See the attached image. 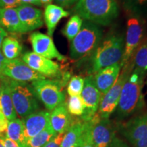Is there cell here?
I'll return each mask as SVG.
<instances>
[{
  "label": "cell",
  "mask_w": 147,
  "mask_h": 147,
  "mask_svg": "<svg viewBox=\"0 0 147 147\" xmlns=\"http://www.w3.org/2000/svg\"><path fill=\"white\" fill-rule=\"evenodd\" d=\"M74 118L69 113L65 102L53 109L50 113V124L55 133L65 134L72 124Z\"/></svg>",
  "instance_id": "18"
},
{
  "label": "cell",
  "mask_w": 147,
  "mask_h": 147,
  "mask_svg": "<svg viewBox=\"0 0 147 147\" xmlns=\"http://www.w3.org/2000/svg\"><path fill=\"white\" fill-rule=\"evenodd\" d=\"M3 55L8 60L16 59L21 55L22 46L16 38L14 37H6L2 42Z\"/></svg>",
  "instance_id": "24"
},
{
  "label": "cell",
  "mask_w": 147,
  "mask_h": 147,
  "mask_svg": "<svg viewBox=\"0 0 147 147\" xmlns=\"http://www.w3.org/2000/svg\"><path fill=\"white\" fill-rule=\"evenodd\" d=\"M73 11L84 21L102 26L110 25L119 15L115 0H77Z\"/></svg>",
  "instance_id": "2"
},
{
  "label": "cell",
  "mask_w": 147,
  "mask_h": 147,
  "mask_svg": "<svg viewBox=\"0 0 147 147\" xmlns=\"http://www.w3.org/2000/svg\"><path fill=\"white\" fill-rule=\"evenodd\" d=\"M146 75L133 69L125 82L117 106V115L126 118L141 110L144 106L142 88Z\"/></svg>",
  "instance_id": "3"
},
{
  "label": "cell",
  "mask_w": 147,
  "mask_h": 147,
  "mask_svg": "<svg viewBox=\"0 0 147 147\" xmlns=\"http://www.w3.org/2000/svg\"><path fill=\"white\" fill-rule=\"evenodd\" d=\"M22 25L26 33L41 27L44 24L42 12L28 4H22L16 8Z\"/></svg>",
  "instance_id": "16"
},
{
  "label": "cell",
  "mask_w": 147,
  "mask_h": 147,
  "mask_svg": "<svg viewBox=\"0 0 147 147\" xmlns=\"http://www.w3.org/2000/svg\"><path fill=\"white\" fill-rule=\"evenodd\" d=\"M80 97L84 105V112L80 117L82 121H89L93 119L98 111L102 95L95 86L93 75L84 78V87Z\"/></svg>",
  "instance_id": "11"
},
{
  "label": "cell",
  "mask_w": 147,
  "mask_h": 147,
  "mask_svg": "<svg viewBox=\"0 0 147 147\" xmlns=\"http://www.w3.org/2000/svg\"><path fill=\"white\" fill-rule=\"evenodd\" d=\"M2 74L6 78L18 82H32L46 78L45 76L29 67L23 61L19 59L12 60L5 59Z\"/></svg>",
  "instance_id": "12"
},
{
  "label": "cell",
  "mask_w": 147,
  "mask_h": 147,
  "mask_svg": "<svg viewBox=\"0 0 147 147\" xmlns=\"http://www.w3.org/2000/svg\"><path fill=\"white\" fill-rule=\"evenodd\" d=\"M123 5L130 15L147 16V0H123Z\"/></svg>",
  "instance_id": "27"
},
{
  "label": "cell",
  "mask_w": 147,
  "mask_h": 147,
  "mask_svg": "<svg viewBox=\"0 0 147 147\" xmlns=\"http://www.w3.org/2000/svg\"><path fill=\"white\" fill-rule=\"evenodd\" d=\"M2 139L3 144H4L5 147H19V146L16 144V143L14 142V141L12 140L10 138H8V137H3L1 138Z\"/></svg>",
  "instance_id": "35"
},
{
  "label": "cell",
  "mask_w": 147,
  "mask_h": 147,
  "mask_svg": "<svg viewBox=\"0 0 147 147\" xmlns=\"http://www.w3.org/2000/svg\"><path fill=\"white\" fill-rule=\"evenodd\" d=\"M124 45V37L119 34L108 35L102 39L94 52L88 57L87 71L89 75H94L104 67L120 63Z\"/></svg>",
  "instance_id": "1"
},
{
  "label": "cell",
  "mask_w": 147,
  "mask_h": 147,
  "mask_svg": "<svg viewBox=\"0 0 147 147\" xmlns=\"http://www.w3.org/2000/svg\"><path fill=\"white\" fill-rule=\"evenodd\" d=\"M133 69L134 65L131 59L123 67L121 68V72H120L117 81L113 84V87L102 96L97 111V113L101 118L108 119L117 108L125 82L127 80Z\"/></svg>",
  "instance_id": "7"
},
{
  "label": "cell",
  "mask_w": 147,
  "mask_h": 147,
  "mask_svg": "<svg viewBox=\"0 0 147 147\" xmlns=\"http://www.w3.org/2000/svg\"><path fill=\"white\" fill-rule=\"evenodd\" d=\"M20 5L22 4H33L37 6H42V3L40 0H18Z\"/></svg>",
  "instance_id": "36"
},
{
  "label": "cell",
  "mask_w": 147,
  "mask_h": 147,
  "mask_svg": "<svg viewBox=\"0 0 147 147\" xmlns=\"http://www.w3.org/2000/svg\"><path fill=\"white\" fill-rule=\"evenodd\" d=\"M6 81L10 90L14 110L20 118L25 119L27 116L38 111L40 106L38 97L32 85L8 78H6Z\"/></svg>",
  "instance_id": "5"
},
{
  "label": "cell",
  "mask_w": 147,
  "mask_h": 147,
  "mask_svg": "<svg viewBox=\"0 0 147 147\" xmlns=\"http://www.w3.org/2000/svg\"><path fill=\"white\" fill-rule=\"evenodd\" d=\"M146 84H147V81H146Z\"/></svg>",
  "instance_id": "43"
},
{
  "label": "cell",
  "mask_w": 147,
  "mask_h": 147,
  "mask_svg": "<svg viewBox=\"0 0 147 147\" xmlns=\"http://www.w3.org/2000/svg\"><path fill=\"white\" fill-rule=\"evenodd\" d=\"M40 2H41L42 5H49V4H51V3H52L53 0H40Z\"/></svg>",
  "instance_id": "39"
},
{
  "label": "cell",
  "mask_w": 147,
  "mask_h": 147,
  "mask_svg": "<svg viewBox=\"0 0 147 147\" xmlns=\"http://www.w3.org/2000/svg\"><path fill=\"white\" fill-rule=\"evenodd\" d=\"M84 78L80 76H74L67 84V91L69 96H78L81 95L84 87Z\"/></svg>",
  "instance_id": "29"
},
{
  "label": "cell",
  "mask_w": 147,
  "mask_h": 147,
  "mask_svg": "<svg viewBox=\"0 0 147 147\" xmlns=\"http://www.w3.org/2000/svg\"><path fill=\"white\" fill-rule=\"evenodd\" d=\"M55 2L62 8H70L74 5L77 0H55Z\"/></svg>",
  "instance_id": "33"
},
{
  "label": "cell",
  "mask_w": 147,
  "mask_h": 147,
  "mask_svg": "<svg viewBox=\"0 0 147 147\" xmlns=\"http://www.w3.org/2000/svg\"><path fill=\"white\" fill-rule=\"evenodd\" d=\"M5 59H6L4 57L3 53H1V51H0V80H3V79H4L5 78L2 74L3 64L5 63Z\"/></svg>",
  "instance_id": "37"
},
{
  "label": "cell",
  "mask_w": 147,
  "mask_h": 147,
  "mask_svg": "<svg viewBox=\"0 0 147 147\" xmlns=\"http://www.w3.org/2000/svg\"><path fill=\"white\" fill-rule=\"evenodd\" d=\"M1 111H0V115H1Z\"/></svg>",
  "instance_id": "42"
},
{
  "label": "cell",
  "mask_w": 147,
  "mask_h": 147,
  "mask_svg": "<svg viewBox=\"0 0 147 147\" xmlns=\"http://www.w3.org/2000/svg\"><path fill=\"white\" fill-rule=\"evenodd\" d=\"M82 23L83 19L77 14H74L67 22L64 28L62 29V34L69 41L71 42L80 30Z\"/></svg>",
  "instance_id": "26"
},
{
  "label": "cell",
  "mask_w": 147,
  "mask_h": 147,
  "mask_svg": "<svg viewBox=\"0 0 147 147\" xmlns=\"http://www.w3.org/2000/svg\"><path fill=\"white\" fill-rule=\"evenodd\" d=\"M7 36H8L7 32H5L3 28H1V27H0V49H1V45H2L3 40L6 38Z\"/></svg>",
  "instance_id": "38"
},
{
  "label": "cell",
  "mask_w": 147,
  "mask_h": 147,
  "mask_svg": "<svg viewBox=\"0 0 147 147\" xmlns=\"http://www.w3.org/2000/svg\"><path fill=\"white\" fill-rule=\"evenodd\" d=\"M109 147H130L127 144L126 142H125L123 140L119 139V138L115 137L113 140L112 141Z\"/></svg>",
  "instance_id": "34"
},
{
  "label": "cell",
  "mask_w": 147,
  "mask_h": 147,
  "mask_svg": "<svg viewBox=\"0 0 147 147\" xmlns=\"http://www.w3.org/2000/svg\"><path fill=\"white\" fill-rule=\"evenodd\" d=\"M0 27L12 34H25L15 8L0 9Z\"/></svg>",
  "instance_id": "19"
},
{
  "label": "cell",
  "mask_w": 147,
  "mask_h": 147,
  "mask_svg": "<svg viewBox=\"0 0 147 147\" xmlns=\"http://www.w3.org/2000/svg\"><path fill=\"white\" fill-rule=\"evenodd\" d=\"M91 122V139L94 147H109L115 136V130L111 121L103 119L95 114Z\"/></svg>",
  "instance_id": "10"
},
{
  "label": "cell",
  "mask_w": 147,
  "mask_h": 147,
  "mask_svg": "<svg viewBox=\"0 0 147 147\" xmlns=\"http://www.w3.org/2000/svg\"><path fill=\"white\" fill-rule=\"evenodd\" d=\"M144 23L143 18L131 15L127 21L124 51L120 65L123 67L133 57L136 51L144 40Z\"/></svg>",
  "instance_id": "8"
},
{
  "label": "cell",
  "mask_w": 147,
  "mask_h": 147,
  "mask_svg": "<svg viewBox=\"0 0 147 147\" xmlns=\"http://www.w3.org/2000/svg\"><path fill=\"white\" fill-rule=\"evenodd\" d=\"M134 69L147 75V36L144 38L131 59Z\"/></svg>",
  "instance_id": "23"
},
{
  "label": "cell",
  "mask_w": 147,
  "mask_h": 147,
  "mask_svg": "<svg viewBox=\"0 0 147 147\" xmlns=\"http://www.w3.org/2000/svg\"><path fill=\"white\" fill-rule=\"evenodd\" d=\"M20 5L18 0H0V9L14 8Z\"/></svg>",
  "instance_id": "32"
},
{
  "label": "cell",
  "mask_w": 147,
  "mask_h": 147,
  "mask_svg": "<svg viewBox=\"0 0 147 147\" xmlns=\"http://www.w3.org/2000/svg\"><path fill=\"white\" fill-rule=\"evenodd\" d=\"M0 93H1V86H0Z\"/></svg>",
  "instance_id": "41"
},
{
  "label": "cell",
  "mask_w": 147,
  "mask_h": 147,
  "mask_svg": "<svg viewBox=\"0 0 147 147\" xmlns=\"http://www.w3.org/2000/svg\"><path fill=\"white\" fill-rule=\"evenodd\" d=\"M1 93H0V111L8 121L16 119V113L14 110L10 90L6 81V77L1 80Z\"/></svg>",
  "instance_id": "22"
},
{
  "label": "cell",
  "mask_w": 147,
  "mask_h": 147,
  "mask_svg": "<svg viewBox=\"0 0 147 147\" xmlns=\"http://www.w3.org/2000/svg\"><path fill=\"white\" fill-rule=\"evenodd\" d=\"M103 33L99 25L84 21L78 34L70 43V57L77 61L88 57L102 41Z\"/></svg>",
  "instance_id": "4"
},
{
  "label": "cell",
  "mask_w": 147,
  "mask_h": 147,
  "mask_svg": "<svg viewBox=\"0 0 147 147\" xmlns=\"http://www.w3.org/2000/svg\"><path fill=\"white\" fill-rule=\"evenodd\" d=\"M57 135L51 126H49L32 138L27 140V147H44L53 137Z\"/></svg>",
  "instance_id": "25"
},
{
  "label": "cell",
  "mask_w": 147,
  "mask_h": 147,
  "mask_svg": "<svg viewBox=\"0 0 147 147\" xmlns=\"http://www.w3.org/2000/svg\"><path fill=\"white\" fill-rule=\"evenodd\" d=\"M63 84L59 80L47 78L32 82V87L36 97L49 110H52L65 102V95L62 87Z\"/></svg>",
  "instance_id": "6"
},
{
  "label": "cell",
  "mask_w": 147,
  "mask_h": 147,
  "mask_svg": "<svg viewBox=\"0 0 147 147\" xmlns=\"http://www.w3.org/2000/svg\"><path fill=\"white\" fill-rule=\"evenodd\" d=\"M80 147H94L92 142L91 134V122L90 121H86V125L82 136L81 144Z\"/></svg>",
  "instance_id": "30"
},
{
  "label": "cell",
  "mask_w": 147,
  "mask_h": 147,
  "mask_svg": "<svg viewBox=\"0 0 147 147\" xmlns=\"http://www.w3.org/2000/svg\"><path fill=\"white\" fill-rule=\"evenodd\" d=\"M69 15V12L64 10L63 8L59 5L54 4L47 5L44 12V18L47 27L48 36H52L60 20Z\"/></svg>",
  "instance_id": "21"
},
{
  "label": "cell",
  "mask_w": 147,
  "mask_h": 147,
  "mask_svg": "<svg viewBox=\"0 0 147 147\" xmlns=\"http://www.w3.org/2000/svg\"><path fill=\"white\" fill-rule=\"evenodd\" d=\"M121 70L120 63H116L104 67L93 75L95 86L102 96L109 91L117 81Z\"/></svg>",
  "instance_id": "17"
},
{
  "label": "cell",
  "mask_w": 147,
  "mask_h": 147,
  "mask_svg": "<svg viewBox=\"0 0 147 147\" xmlns=\"http://www.w3.org/2000/svg\"><path fill=\"white\" fill-rule=\"evenodd\" d=\"M66 104L67 109L71 116L81 117L84 112V105L80 95L69 96Z\"/></svg>",
  "instance_id": "28"
},
{
  "label": "cell",
  "mask_w": 147,
  "mask_h": 147,
  "mask_svg": "<svg viewBox=\"0 0 147 147\" xmlns=\"http://www.w3.org/2000/svg\"><path fill=\"white\" fill-rule=\"evenodd\" d=\"M64 134H57L44 147H60V145L63 140Z\"/></svg>",
  "instance_id": "31"
},
{
  "label": "cell",
  "mask_w": 147,
  "mask_h": 147,
  "mask_svg": "<svg viewBox=\"0 0 147 147\" xmlns=\"http://www.w3.org/2000/svg\"><path fill=\"white\" fill-rule=\"evenodd\" d=\"M24 136L26 141L51 125L50 113L47 110L37 111L23 120Z\"/></svg>",
  "instance_id": "15"
},
{
  "label": "cell",
  "mask_w": 147,
  "mask_h": 147,
  "mask_svg": "<svg viewBox=\"0 0 147 147\" xmlns=\"http://www.w3.org/2000/svg\"><path fill=\"white\" fill-rule=\"evenodd\" d=\"M86 125V121L74 119L70 127L64 134L60 147H80Z\"/></svg>",
  "instance_id": "20"
},
{
  "label": "cell",
  "mask_w": 147,
  "mask_h": 147,
  "mask_svg": "<svg viewBox=\"0 0 147 147\" xmlns=\"http://www.w3.org/2000/svg\"><path fill=\"white\" fill-rule=\"evenodd\" d=\"M32 44L34 53L43 57L53 59H56L60 61L67 60L66 57L59 52L51 37L40 32H34L29 38Z\"/></svg>",
  "instance_id": "14"
},
{
  "label": "cell",
  "mask_w": 147,
  "mask_h": 147,
  "mask_svg": "<svg viewBox=\"0 0 147 147\" xmlns=\"http://www.w3.org/2000/svg\"><path fill=\"white\" fill-rule=\"evenodd\" d=\"M121 132L134 147H147V113L128 121Z\"/></svg>",
  "instance_id": "9"
},
{
  "label": "cell",
  "mask_w": 147,
  "mask_h": 147,
  "mask_svg": "<svg viewBox=\"0 0 147 147\" xmlns=\"http://www.w3.org/2000/svg\"><path fill=\"white\" fill-rule=\"evenodd\" d=\"M22 59L29 67L45 78H58L61 75V67L57 63L34 52L25 53Z\"/></svg>",
  "instance_id": "13"
},
{
  "label": "cell",
  "mask_w": 147,
  "mask_h": 147,
  "mask_svg": "<svg viewBox=\"0 0 147 147\" xmlns=\"http://www.w3.org/2000/svg\"><path fill=\"white\" fill-rule=\"evenodd\" d=\"M0 147H5L4 144H3V142L2 139H1V138H0Z\"/></svg>",
  "instance_id": "40"
}]
</instances>
